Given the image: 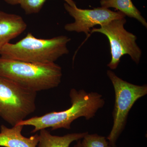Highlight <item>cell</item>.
<instances>
[{
    "label": "cell",
    "mask_w": 147,
    "mask_h": 147,
    "mask_svg": "<svg viewBox=\"0 0 147 147\" xmlns=\"http://www.w3.org/2000/svg\"><path fill=\"white\" fill-rule=\"evenodd\" d=\"M69 96L71 106L67 110L53 111L40 117H33L24 120L18 125L33 127L31 131L33 133L48 128L51 130L61 128L69 129L71 123L76 119L81 117L87 120L93 118L98 110L105 105L102 95L96 92H87L84 90H77L72 88Z\"/></svg>",
    "instance_id": "1"
},
{
    "label": "cell",
    "mask_w": 147,
    "mask_h": 147,
    "mask_svg": "<svg viewBox=\"0 0 147 147\" xmlns=\"http://www.w3.org/2000/svg\"><path fill=\"white\" fill-rule=\"evenodd\" d=\"M0 75L37 92L57 87L61 81L62 71L60 66L55 63H32L0 57Z\"/></svg>",
    "instance_id": "2"
},
{
    "label": "cell",
    "mask_w": 147,
    "mask_h": 147,
    "mask_svg": "<svg viewBox=\"0 0 147 147\" xmlns=\"http://www.w3.org/2000/svg\"><path fill=\"white\" fill-rule=\"evenodd\" d=\"M70 40L71 38L63 35L38 38L29 32L16 43L5 44L0 50V55L1 57L26 62L53 63L68 54L67 44Z\"/></svg>",
    "instance_id": "3"
},
{
    "label": "cell",
    "mask_w": 147,
    "mask_h": 147,
    "mask_svg": "<svg viewBox=\"0 0 147 147\" xmlns=\"http://www.w3.org/2000/svg\"><path fill=\"white\" fill-rule=\"evenodd\" d=\"M107 74L115 90V103L113 126L106 139L111 147H117L118 139L126 126L129 113L136 101L147 94V86L124 81L111 70L107 71Z\"/></svg>",
    "instance_id": "4"
},
{
    "label": "cell",
    "mask_w": 147,
    "mask_h": 147,
    "mask_svg": "<svg viewBox=\"0 0 147 147\" xmlns=\"http://www.w3.org/2000/svg\"><path fill=\"white\" fill-rule=\"evenodd\" d=\"M36 95L0 75V117L12 126L18 124L36 110Z\"/></svg>",
    "instance_id": "5"
},
{
    "label": "cell",
    "mask_w": 147,
    "mask_h": 147,
    "mask_svg": "<svg viewBox=\"0 0 147 147\" xmlns=\"http://www.w3.org/2000/svg\"><path fill=\"white\" fill-rule=\"evenodd\" d=\"M126 22L125 18H119L91 30V33H100L108 38L111 60L107 66L113 70L117 68L121 58L125 55H129L137 64L140 62L142 51L136 42L137 37L125 29Z\"/></svg>",
    "instance_id": "6"
},
{
    "label": "cell",
    "mask_w": 147,
    "mask_h": 147,
    "mask_svg": "<svg viewBox=\"0 0 147 147\" xmlns=\"http://www.w3.org/2000/svg\"><path fill=\"white\" fill-rule=\"evenodd\" d=\"M64 7L69 14L74 19V22L66 24L65 30L77 33L84 32L87 36L91 29L96 25L103 26L111 21L125 18V15L120 11H113L109 9L100 7L93 9H82L76 6H72L65 3Z\"/></svg>",
    "instance_id": "7"
},
{
    "label": "cell",
    "mask_w": 147,
    "mask_h": 147,
    "mask_svg": "<svg viewBox=\"0 0 147 147\" xmlns=\"http://www.w3.org/2000/svg\"><path fill=\"white\" fill-rule=\"evenodd\" d=\"M27 27L26 23L21 16L0 11V50L21 34Z\"/></svg>",
    "instance_id": "8"
},
{
    "label": "cell",
    "mask_w": 147,
    "mask_h": 147,
    "mask_svg": "<svg viewBox=\"0 0 147 147\" xmlns=\"http://www.w3.org/2000/svg\"><path fill=\"white\" fill-rule=\"evenodd\" d=\"M24 126L16 125L9 128L4 125L0 127V146L3 147H37L39 135L36 134L29 137L22 134Z\"/></svg>",
    "instance_id": "9"
},
{
    "label": "cell",
    "mask_w": 147,
    "mask_h": 147,
    "mask_svg": "<svg viewBox=\"0 0 147 147\" xmlns=\"http://www.w3.org/2000/svg\"><path fill=\"white\" fill-rule=\"evenodd\" d=\"M39 131L38 147H69L72 142L81 140L88 133L86 131L58 136L52 135L46 129Z\"/></svg>",
    "instance_id": "10"
},
{
    "label": "cell",
    "mask_w": 147,
    "mask_h": 147,
    "mask_svg": "<svg viewBox=\"0 0 147 147\" xmlns=\"http://www.w3.org/2000/svg\"><path fill=\"white\" fill-rule=\"evenodd\" d=\"M101 7L109 9L115 8L124 13L125 16L137 19L147 28V23L141 12L133 4L131 0H101Z\"/></svg>",
    "instance_id": "11"
},
{
    "label": "cell",
    "mask_w": 147,
    "mask_h": 147,
    "mask_svg": "<svg viewBox=\"0 0 147 147\" xmlns=\"http://www.w3.org/2000/svg\"><path fill=\"white\" fill-rule=\"evenodd\" d=\"M47 0H20L19 4L27 14L38 13ZM69 5L74 6L73 0H64Z\"/></svg>",
    "instance_id": "12"
},
{
    "label": "cell",
    "mask_w": 147,
    "mask_h": 147,
    "mask_svg": "<svg viewBox=\"0 0 147 147\" xmlns=\"http://www.w3.org/2000/svg\"><path fill=\"white\" fill-rule=\"evenodd\" d=\"M81 141V147H111L107 139L97 134H86Z\"/></svg>",
    "instance_id": "13"
},
{
    "label": "cell",
    "mask_w": 147,
    "mask_h": 147,
    "mask_svg": "<svg viewBox=\"0 0 147 147\" xmlns=\"http://www.w3.org/2000/svg\"><path fill=\"white\" fill-rule=\"evenodd\" d=\"M7 3L11 5L19 4L20 0H4Z\"/></svg>",
    "instance_id": "14"
},
{
    "label": "cell",
    "mask_w": 147,
    "mask_h": 147,
    "mask_svg": "<svg viewBox=\"0 0 147 147\" xmlns=\"http://www.w3.org/2000/svg\"><path fill=\"white\" fill-rule=\"evenodd\" d=\"M77 143L74 145V147H81V141L79 140V141H77Z\"/></svg>",
    "instance_id": "15"
}]
</instances>
